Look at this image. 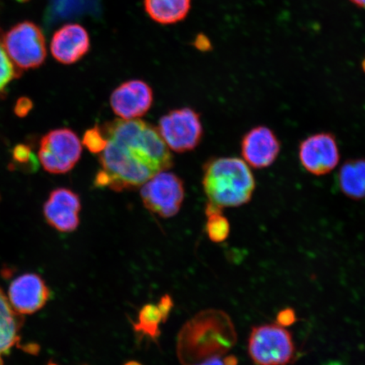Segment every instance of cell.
I'll use <instances>...</instances> for the list:
<instances>
[{
    "label": "cell",
    "mask_w": 365,
    "mask_h": 365,
    "mask_svg": "<svg viewBox=\"0 0 365 365\" xmlns=\"http://www.w3.org/2000/svg\"><path fill=\"white\" fill-rule=\"evenodd\" d=\"M106 148L99 155L95 186L114 191L139 188L173 165V155L158 128L139 120L118 118L102 128Z\"/></svg>",
    "instance_id": "6da1fadb"
},
{
    "label": "cell",
    "mask_w": 365,
    "mask_h": 365,
    "mask_svg": "<svg viewBox=\"0 0 365 365\" xmlns=\"http://www.w3.org/2000/svg\"><path fill=\"white\" fill-rule=\"evenodd\" d=\"M234 323L217 309L200 312L184 324L178 334L176 354L182 365H196L222 357L236 344Z\"/></svg>",
    "instance_id": "7a4b0ae2"
},
{
    "label": "cell",
    "mask_w": 365,
    "mask_h": 365,
    "mask_svg": "<svg viewBox=\"0 0 365 365\" xmlns=\"http://www.w3.org/2000/svg\"><path fill=\"white\" fill-rule=\"evenodd\" d=\"M202 185L208 202L222 208L248 204L257 187L251 168L238 158L210 160L204 167Z\"/></svg>",
    "instance_id": "3957f363"
},
{
    "label": "cell",
    "mask_w": 365,
    "mask_h": 365,
    "mask_svg": "<svg viewBox=\"0 0 365 365\" xmlns=\"http://www.w3.org/2000/svg\"><path fill=\"white\" fill-rule=\"evenodd\" d=\"M0 45L19 71L38 68L47 56L43 31L31 21L18 23L4 33L0 31Z\"/></svg>",
    "instance_id": "277c9868"
},
{
    "label": "cell",
    "mask_w": 365,
    "mask_h": 365,
    "mask_svg": "<svg viewBox=\"0 0 365 365\" xmlns=\"http://www.w3.org/2000/svg\"><path fill=\"white\" fill-rule=\"evenodd\" d=\"M248 353L255 365H287L294 358L295 346L285 327L266 324L251 330Z\"/></svg>",
    "instance_id": "5b68a950"
},
{
    "label": "cell",
    "mask_w": 365,
    "mask_h": 365,
    "mask_svg": "<svg viewBox=\"0 0 365 365\" xmlns=\"http://www.w3.org/2000/svg\"><path fill=\"white\" fill-rule=\"evenodd\" d=\"M158 130L168 148L179 153L197 148L203 137L200 114L190 108L165 114L160 118Z\"/></svg>",
    "instance_id": "8992f818"
},
{
    "label": "cell",
    "mask_w": 365,
    "mask_h": 365,
    "mask_svg": "<svg viewBox=\"0 0 365 365\" xmlns=\"http://www.w3.org/2000/svg\"><path fill=\"white\" fill-rule=\"evenodd\" d=\"M140 196L148 211L170 218L179 213L184 202V182L175 173L161 172L141 186Z\"/></svg>",
    "instance_id": "52a82bcc"
},
{
    "label": "cell",
    "mask_w": 365,
    "mask_h": 365,
    "mask_svg": "<svg viewBox=\"0 0 365 365\" xmlns=\"http://www.w3.org/2000/svg\"><path fill=\"white\" fill-rule=\"evenodd\" d=\"M81 153L82 143L78 135L65 128L50 131L43 137L38 157L46 171L61 175L72 170Z\"/></svg>",
    "instance_id": "ba28073f"
},
{
    "label": "cell",
    "mask_w": 365,
    "mask_h": 365,
    "mask_svg": "<svg viewBox=\"0 0 365 365\" xmlns=\"http://www.w3.org/2000/svg\"><path fill=\"white\" fill-rule=\"evenodd\" d=\"M341 154L336 136L330 132H319L307 137L299 145L301 165L310 175H328L339 165Z\"/></svg>",
    "instance_id": "9c48e42d"
},
{
    "label": "cell",
    "mask_w": 365,
    "mask_h": 365,
    "mask_svg": "<svg viewBox=\"0 0 365 365\" xmlns=\"http://www.w3.org/2000/svg\"><path fill=\"white\" fill-rule=\"evenodd\" d=\"M240 148L242 157L250 168L264 170L277 161L282 145L271 128L258 125L245 134Z\"/></svg>",
    "instance_id": "30bf717a"
},
{
    "label": "cell",
    "mask_w": 365,
    "mask_h": 365,
    "mask_svg": "<svg viewBox=\"0 0 365 365\" xmlns=\"http://www.w3.org/2000/svg\"><path fill=\"white\" fill-rule=\"evenodd\" d=\"M153 103V89L140 80L125 82L113 91L110 97L113 113L125 120H136L145 115Z\"/></svg>",
    "instance_id": "8fae6325"
},
{
    "label": "cell",
    "mask_w": 365,
    "mask_h": 365,
    "mask_svg": "<svg viewBox=\"0 0 365 365\" xmlns=\"http://www.w3.org/2000/svg\"><path fill=\"white\" fill-rule=\"evenodd\" d=\"M81 211L80 196L66 188L53 190L43 207L48 225L63 232H71L78 227Z\"/></svg>",
    "instance_id": "7c38bea8"
},
{
    "label": "cell",
    "mask_w": 365,
    "mask_h": 365,
    "mask_svg": "<svg viewBox=\"0 0 365 365\" xmlns=\"http://www.w3.org/2000/svg\"><path fill=\"white\" fill-rule=\"evenodd\" d=\"M9 298L17 313L34 314L48 302L49 290L40 276L24 274L12 282Z\"/></svg>",
    "instance_id": "4fadbf2b"
},
{
    "label": "cell",
    "mask_w": 365,
    "mask_h": 365,
    "mask_svg": "<svg viewBox=\"0 0 365 365\" xmlns=\"http://www.w3.org/2000/svg\"><path fill=\"white\" fill-rule=\"evenodd\" d=\"M89 34L81 25L63 26L53 36L51 53L53 58L63 65L79 61L89 52Z\"/></svg>",
    "instance_id": "5bb4252c"
},
{
    "label": "cell",
    "mask_w": 365,
    "mask_h": 365,
    "mask_svg": "<svg viewBox=\"0 0 365 365\" xmlns=\"http://www.w3.org/2000/svg\"><path fill=\"white\" fill-rule=\"evenodd\" d=\"M337 185L342 194L352 200L365 198V159H349L337 173Z\"/></svg>",
    "instance_id": "9a60e30c"
},
{
    "label": "cell",
    "mask_w": 365,
    "mask_h": 365,
    "mask_svg": "<svg viewBox=\"0 0 365 365\" xmlns=\"http://www.w3.org/2000/svg\"><path fill=\"white\" fill-rule=\"evenodd\" d=\"M191 0H144L145 11L153 20L163 25L184 20Z\"/></svg>",
    "instance_id": "2e32d148"
},
{
    "label": "cell",
    "mask_w": 365,
    "mask_h": 365,
    "mask_svg": "<svg viewBox=\"0 0 365 365\" xmlns=\"http://www.w3.org/2000/svg\"><path fill=\"white\" fill-rule=\"evenodd\" d=\"M23 317L12 307L10 300L0 289V354L6 353L19 340Z\"/></svg>",
    "instance_id": "e0dca14e"
},
{
    "label": "cell",
    "mask_w": 365,
    "mask_h": 365,
    "mask_svg": "<svg viewBox=\"0 0 365 365\" xmlns=\"http://www.w3.org/2000/svg\"><path fill=\"white\" fill-rule=\"evenodd\" d=\"M161 323L162 317L157 305L147 304L140 309L138 319L135 322H132V327L136 334L143 339L147 336L148 339L157 342L161 336V330L159 328Z\"/></svg>",
    "instance_id": "ac0fdd59"
},
{
    "label": "cell",
    "mask_w": 365,
    "mask_h": 365,
    "mask_svg": "<svg viewBox=\"0 0 365 365\" xmlns=\"http://www.w3.org/2000/svg\"><path fill=\"white\" fill-rule=\"evenodd\" d=\"M207 217V222L205 225V232H207L208 238L213 243H222L230 235V222L223 216L222 212L212 214V215Z\"/></svg>",
    "instance_id": "d6986e66"
},
{
    "label": "cell",
    "mask_w": 365,
    "mask_h": 365,
    "mask_svg": "<svg viewBox=\"0 0 365 365\" xmlns=\"http://www.w3.org/2000/svg\"><path fill=\"white\" fill-rule=\"evenodd\" d=\"M82 143L91 153H101L107 145V138L102 127L95 125L86 130Z\"/></svg>",
    "instance_id": "ffe728a7"
},
{
    "label": "cell",
    "mask_w": 365,
    "mask_h": 365,
    "mask_svg": "<svg viewBox=\"0 0 365 365\" xmlns=\"http://www.w3.org/2000/svg\"><path fill=\"white\" fill-rule=\"evenodd\" d=\"M21 74L16 67L13 65L10 58L0 45V91H2L11 81L17 78Z\"/></svg>",
    "instance_id": "44dd1931"
},
{
    "label": "cell",
    "mask_w": 365,
    "mask_h": 365,
    "mask_svg": "<svg viewBox=\"0 0 365 365\" xmlns=\"http://www.w3.org/2000/svg\"><path fill=\"white\" fill-rule=\"evenodd\" d=\"M175 307V303L172 296L166 294L161 297L157 304L158 312L161 314L163 323H166L168 319L170 318L172 309Z\"/></svg>",
    "instance_id": "7402d4cb"
},
{
    "label": "cell",
    "mask_w": 365,
    "mask_h": 365,
    "mask_svg": "<svg viewBox=\"0 0 365 365\" xmlns=\"http://www.w3.org/2000/svg\"><path fill=\"white\" fill-rule=\"evenodd\" d=\"M296 314L293 309L286 308L278 312L277 324L282 327H287L293 325L296 322Z\"/></svg>",
    "instance_id": "603a6c76"
},
{
    "label": "cell",
    "mask_w": 365,
    "mask_h": 365,
    "mask_svg": "<svg viewBox=\"0 0 365 365\" xmlns=\"http://www.w3.org/2000/svg\"><path fill=\"white\" fill-rule=\"evenodd\" d=\"M31 156H33V155H31L30 149L26 147V145H18V147L14 150V159L18 163H24L29 162Z\"/></svg>",
    "instance_id": "cb8c5ba5"
},
{
    "label": "cell",
    "mask_w": 365,
    "mask_h": 365,
    "mask_svg": "<svg viewBox=\"0 0 365 365\" xmlns=\"http://www.w3.org/2000/svg\"><path fill=\"white\" fill-rule=\"evenodd\" d=\"M31 108H33V103H31L30 100L23 98H21L16 104V113L18 116H25L29 113Z\"/></svg>",
    "instance_id": "d4e9b609"
},
{
    "label": "cell",
    "mask_w": 365,
    "mask_h": 365,
    "mask_svg": "<svg viewBox=\"0 0 365 365\" xmlns=\"http://www.w3.org/2000/svg\"><path fill=\"white\" fill-rule=\"evenodd\" d=\"M196 48L202 50V51H207L211 48L209 40L205 38L204 36H198L196 39Z\"/></svg>",
    "instance_id": "484cf974"
},
{
    "label": "cell",
    "mask_w": 365,
    "mask_h": 365,
    "mask_svg": "<svg viewBox=\"0 0 365 365\" xmlns=\"http://www.w3.org/2000/svg\"><path fill=\"white\" fill-rule=\"evenodd\" d=\"M196 365H226L225 362H223V359L222 357H212L207 359L204 360V361L200 362Z\"/></svg>",
    "instance_id": "4316f807"
},
{
    "label": "cell",
    "mask_w": 365,
    "mask_h": 365,
    "mask_svg": "<svg viewBox=\"0 0 365 365\" xmlns=\"http://www.w3.org/2000/svg\"><path fill=\"white\" fill-rule=\"evenodd\" d=\"M22 349L26 353L38 355L40 351V346L36 344H29L22 346Z\"/></svg>",
    "instance_id": "83f0119b"
},
{
    "label": "cell",
    "mask_w": 365,
    "mask_h": 365,
    "mask_svg": "<svg viewBox=\"0 0 365 365\" xmlns=\"http://www.w3.org/2000/svg\"><path fill=\"white\" fill-rule=\"evenodd\" d=\"M222 359L226 365H238V359L234 355L226 356V357Z\"/></svg>",
    "instance_id": "f1b7e54d"
},
{
    "label": "cell",
    "mask_w": 365,
    "mask_h": 365,
    "mask_svg": "<svg viewBox=\"0 0 365 365\" xmlns=\"http://www.w3.org/2000/svg\"><path fill=\"white\" fill-rule=\"evenodd\" d=\"M356 7L365 10V0H349Z\"/></svg>",
    "instance_id": "f546056e"
},
{
    "label": "cell",
    "mask_w": 365,
    "mask_h": 365,
    "mask_svg": "<svg viewBox=\"0 0 365 365\" xmlns=\"http://www.w3.org/2000/svg\"><path fill=\"white\" fill-rule=\"evenodd\" d=\"M124 365H143V364L135 361V360H130V361H127L124 364Z\"/></svg>",
    "instance_id": "4dcf8cb0"
},
{
    "label": "cell",
    "mask_w": 365,
    "mask_h": 365,
    "mask_svg": "<svg viewBox=\"0 0 365 365\" xmlns=\"http://www.w3.org/2000/svg\"><path fill=\"white\" fill-rule=\"evenodd\" d=\"M324 365H342V364L339 361H329V362L326 363Z\"/></svg>",
    "instance_id": "1f68e13d"
},
{
    "label": "cell",
    "mask_w": 365,
    "mask_h": 365,
    "mask_svg": "<svg viewBox=\"0 0 365 365\" xmlns=\"http://www.w3.org/2000/svg\"><path fill=\"white\" fill-rule=\"evenodd\" d=\"M361 67H362L363 71L365 73V58L363 59V61L361 63Z\"/></svg>",
    "instance_id": "d6a6232c"
},
{
    "label": "cell",
    "mask_w": 365,
    "mask_h": 365,
    "mask_svg": "<svg viewBox=\"0 0 365 365\" xmlns=\"http://www.w3.org/2000/svg\"><path fill=\"white\" fill-rule=\"evenodd\" d=\"M0 365H4L3 359L0 357Z\"/></svg>",
    "instance_id": "836d02e7"
},
{
    "label": "cell",
    "mask_w": 365,
    "mask_h": 365,
    "mask_svg": "<svg viewBox=\"0 0 365 365\" xmlns=\"http://www.w3.org/2000/svg\"><path fill=\"white\" fill-rule=\"evenodd\" d=\"M48 365H58V364H57L52 363V362H50Z\"/></svg>",
    "instance_id": "e575fe53"
}]
</instances>
